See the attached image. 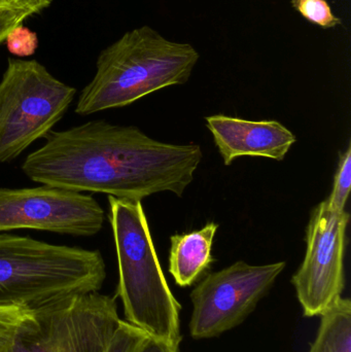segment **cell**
Segmentation results:
<instances>
[{
    "instance_id": "1",
    "label": "cell",
    "mask_w": 351,
    "mask_h": 352,
    "mask_svg": "<svg viewBox=\"0 0 351 352\" xmlns=\"http://www.w3.org/2000/svg\"><path fill=\"white\" fill-rule=\"evenodd\" d=\"M202 159L199 144H166L135 126L95 120L49 132L22 171L43 186L141 201L162 192L181 197Z\"/></svg>"
},
{
    "instance_id": "2",
    "label": "cell",
    "mask_w": 351,
    "mask_h": 352,
    "mask_svg": "<svg viewBox=\"0 0 351 352\" xmlns=\"http://www.w3.org/2000/svg\"><path fill=\"white\" fill-rule=\"evenodd\" d=\"M199 58L191 43L167 39L148 25L128 31L99 54L96 74L82 89L76 113L89 116L127 107L185 84Z\"/></svg>"
},
{
    "instance_id": "3",
    "label": "cell",
    "mask_w": 351,
    "mask_h": 352,
    "mask_svg": "<svg viewBox=\"0 0 351 352\" xmlns=\"http://www.w3.org/2000/svg\"><path fill=\"white\" fill-rule=\"evenodd\" d=\"M119 266L117 297L126 322L148 336L181 345V310L165 278L141 201L109 196Z\"/></svg>"
},
{
    "instance_id": "4",
    "label": "cell",
    "mask_w": 351,
    "mask_h": 352,
    "mask_svg": "<svg viewBox=\"0 0 351 352\" xmlns=\"http://www.w3.org/2000/svg\"><path fill=\"white\" fill-rule=\"evenodd\" d=\"M106 266L99 250L0 233V308L36 309L99 292Z\"/></svg>"
},
{
    "instance_id": "5",
    "label": "cell",
    "mask_w": 351,
    "mask_h": 352,
    "mask_svg": "<svg viewBox=\"0 0 351 352\" xmlns=\"http://www.w3.org/2000/svg\"><path fill=\"white\" fill-rule=\"evenodd\" d=\"M76 94L36 60L10 58L0 80V164L47 138Z\"/></svg>"
},
{
    "instance_id": "6",
    "label": "cell",
    "mask_w": 351,
    "mask_h": 352,
    "mask_svg": "<svg viewBox=\"0 0 351 352\" xmlns=\"http://www.w3.org/2000/svg\"><path fill=\"white\" fill-rule=\"evenodd\" d=\"M115 298L92 292L30 310L12 352H103L121 324Z\"/></svg>"
},
{
    "instance_id": "7",
    "label": "cell",
    "mask_w": 351,
    "mask_h": 352,
    "mask_svg": "<svg viewBox=\"0 0 351 352\" xmlns=\"http://www.w3.org/2000/svg\"><path fill=\"white\" fill-rule=\"evenodd\" d=\"M286 266V262L256 266L239 261L205 275L191 293L192 338H214L242 324Z\"/></svg>"
},
{
    "instance_id": "8",
    "label": "cell",
    "mask_w": 351,
    "mask_h": 352,
    "mask_svg": "<svg viewBox=\"0 0 351 352\" xmlns=\"http://www.w3.org/2000/svg\"><path fill=\"white\" fill-rule=\"evenodd\" d=\"M350 219L348 211L333 210L326 200L311 213L306 230V254L292 278L306 318L323 316L342 298Z\"/></svg>"
},
{
    "instance_id": "9",
    "label": "cell",
    "mask_w": 351,
    "mask_h": 352,
    "mask_svg": "<svg viewBox=\"0 0 351 352\" xmlns=\"http://www.w3.org/2000/svg\"><path fill=\"white\" fill-rule=\"evenodd\" d=\"M105 213L91 195L49 186L0 188V233L30 229L92 237Z\"/></svg>"
},
{
    "instance_id": "10",
    "label": "cell",
    "mask_w": 351,
    "mask_h": 352,
    "mask_svg": "<svg viewBox=\"0 0 351 352\" xmlns=\"http://www.w3.org/2000/svg\"><path fill=\"white\" fill-rule=\"evenodd\" d=\"M206 126L225 165L242 156L282 161L297 140L282 123L269 120L247 121L216 115L206 118Z\"/></svg>"
},
{
    "instance_id": "11",
    "label": "cell",
    "mask_w": 351,
    "mask_h": 352,
    "mask_svg": "<svg viewBox=\"0 0 351 352\" xmlns=\"http://www.w3.org/2000/svg\"><path fill=\"white\" fill-rule=\"evenodd\" d=\"M218 229V223H208L198 231L171 236L168 270L177 285L191 287L210 271Z\"/></svg>"
},
{
    "instance_id": "12",
    "label": "cell",
    "mask_w": 351,
    "mask_h": 352,
    "mask_svg": "<svg viewBox=\"0 0 351 352\" xmlns=\"http://www.w3.org/2000/svg\"><path fill=\"white\" fill-rule=\"evenodd\" d=\"M309 352H351V302L340 298L321 316L319 332Z\"/></svg>"
},
{
    "instance_id": "13",
    "label": "cell",
    "mask_w": 351,
    "mask_h": 352,
    "mask_svg": "<svg viewBox=\"0 0 351 352\" xmlns=\"http://www.w3.org/2000/svg\"><path fill=\"white\" fill-rule=\"evenodd\" d=\"M293 8L305 20L321 29L341 26L342 20L334 14L328 0H291Z\"/></svg>"
},
{
    "instance_id": "14",
    "label": "cell",
    "mask_w": 351,
    "mask_h": 352,
    "mask_svg": "<svg viewBox=\"0 0 351 352\" xmlns=\"http://www.w3.org/2000/svg\"><path fill=\"white\" fill-rule=\"evenodd\" d=\"M351 186V146L340 155L339 164L334 178L333 188L328 197V206L335 211L346 210Z\"/></svg>"
},
{
    "instance_id": "15",
    "label": "cell",
    "mask_w": 351,
    "mask_h": 352,
    "mask_svg": "<svg viewBox=\"0 0 351 352\" xmlns=\"http://www.w3.org/2000/svg\"><path fill=\"white\" fill-rule=\"evenodd\" d=\"M29 311L23 307L0 308V352H12L14 337Z\"/></svg>"
},
{
    "instance_id": "16",
    "label": "cell",
    "mask_w": 351,
    "mask_h": 352,
    "mask_svg": "<svg viewBox=\"0 0 351 352\" xmlns=\"http://www.w3.org/2000/svg\"><path fill=\"white\" fill-rule=\"evenodd\" d=\"M148 336L144 331L122 320L111 342L103 352H137Z\"/></svg>"
},
{
    "instance_id": "17",
    "label": "cell",
    "mask_w": 351,
    "mask_h": 352,
    "mask_svg": "<svg viewBox=\"0 0 351 352\" xmlns=\"http://www.w3.org/2000/svg\"><path fill=\"white\" fill-rule=\"evenodd\" d=\"M6 47L16 57H30L38 47V37L34 31L20 24L14 27L5 38Z\"/></svg>"
},
{
    "instance_id": "18",
    "label": "cell",
    "mask_w": 351,
    "mask_h": 352,
    "mask_svg": "<svg viewBox=\"0 0 351 352\" xmlns=\"http://www.w3.org/2000/svg\"><path fill=\"white\" fill-rule=\"evenodd\" d=\"M29 16H31V14L26 10L0 8V43L5 41L8 33L14 27L22 24Z\"/></svg>"
},
{
    "instance_id": "19",
    "label": "cell",
    "mask_w": 351,
    "mask_h": 352,
    "mask_svg": "<svg viewBox=\"0 0 351 352\" xmlns=\"http://www.w3.org/2000/svg\"><path fill=\"white\" fill-rule=\"evenodd\" d=\"M53 0H0V8L26 10L31 16L49 8Z\"/></svg>"
},
{
    "instance_id": "20",
    "label": "cell",
    "mask_w": 351,
    "mask_h": 352,
    "mask_svg": "<svg viewBox=\"0 0 351 352\" xmlns=\"http://www.w3.org/2000/svg\"><path fill=\"white\" fill-rule=\"evenodd\" d=\"M137 352H179V346L148 336L140 345Z\"/></svg>"
}]
</instances>
